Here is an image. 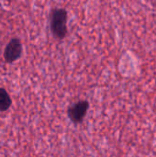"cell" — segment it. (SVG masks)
Masks as SVG:
<instances>
[{"label": "cell", "instance_id": "1", "mask_svg": "<svg viewBox=\"0 0 156 157\" xmlns=\"http://www.w3.org/2000/svg\"><path fill=\"white\" fill-rule=\"evenodd\" d=\"M51 30L57 40H63L67 35V11L63 8H54L51 13Z\"/></svg>", "mask_w": 156, "mask_h": 157}, {"label": "cell", "instance_id": "3", "mask_svg": "<svg viewBox=\"0 0 156 157\" xmlns=\"http://www.w3.org/2000/svg\"><path fill=\"white\" fill-rule=\"evenodd\" d=\"M88 108H89V104L86 100H81L76 102L75 104H74L68 109L67 114L69 119L75 124L82 122L86 115Z\"/></svg>", "mask_w": 156, "mask_h": 157}, {"label": "cell", "instance_id": "2", "mask_svg": "<svg viewBox=\"0 0 156 157\" xmlns=\"http://www.w3.org/2000/svg\"><path fill=\"white\" fill-rule=\"evenodd\" d=\"M22 54V44L19 39L13 38L6 44L4 52V58L7 63H12L18 60Z\"/></svg>", "mask_w": 156, "mask_h": 157}, {"label": "cell", "instance_id": "4", "mask_svg": "<svg viewBox=\"0 0 156 157\" xmlns=\"http://www.w3.org/2000/svg\"><path fill=\"white\" fill-rule=\"evenodd\" d=\"M11 104L12 100L7 91L5 88L0 87V112H5L8 110L11 107Z\"/></svg>", "mask_w": 156, "mask_h": 157}]
</instances>
